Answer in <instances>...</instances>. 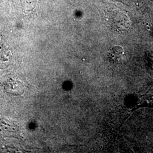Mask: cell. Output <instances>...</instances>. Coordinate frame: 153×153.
Masks as SVG:
<instances>
[{"label": "cell", "instance_id": "cell-1", "mask_svg": "<svg viewBox=\"0 0 153 153\" xmlns=\"http://www.w3.org/2000/svg\"><path fill=\"white\" fill-rule=\"evenodd\" d=\"M5 90L7 93L14 95H20L23 93L24 88L21 82L11 81L6 82L5 85Z\"/></svg>", "mask_w": 153, "mask_h": 153}, {"label": "cell", "instance_id": "cell-2", "mask_svg": "<svg viewBox=\"0 0 153 153\" xmlns=\"http://www.w3.org/2000/svg\"><path fill=\"white\" fill-rule=\"evenodd\" d=\"M124 51L119 46H115L111 49L109 53V59L115 64H119L124 60Z\"/></svg>", "mask_w": 153, "mask_h": 153}]
</instances>
